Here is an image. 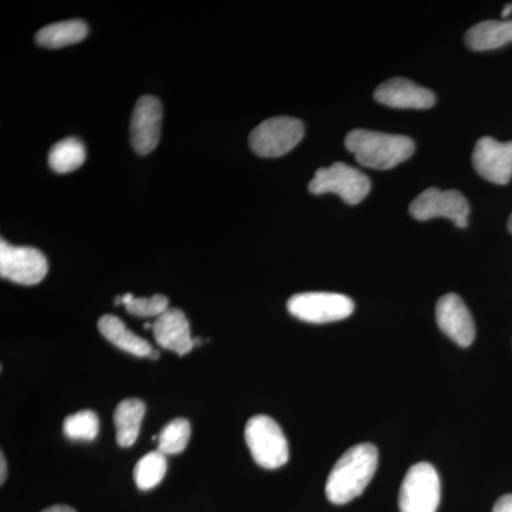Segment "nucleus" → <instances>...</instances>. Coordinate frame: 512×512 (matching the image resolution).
<instances>
[{
    "mask_svg": "<svg viewBox=\"0 0 512 512\" xmlns=\"http://www.w3.org/2000/svg\"><path fill=\"white\" fill-rule=\"evenodd\" d=\"M379 463V451L373 444H357L349 448L326 481V497L330 503L343 505L355 500L372 481Z\"/></svg>",
    "mask_w": 512,
    "mask_h": 512,
    "instance_id": "obj_1",
    "label": "nucleus"
},
{
    "mask_svg": "<svg viewBox=\"0 0 512 512\" xmlns=\"http://www.w3.org/2000/svg\"><path fill=\"white\" fill-rule=\"evenodd\" d=\"M346 148L355 154L357 163L375 170H390L414 153V141L406 136L379 133V131H350L345 140Z\"/></svg>",
    "mask_w": 512,
    "mask_h": 512,
    "instance_id": "obj_2",
    "label": "nucleus"
},
{
    "mask_svg": "<svg viewBox=\"0 0 512 512\" xmlns=\"http://www.w3.org/2000/svg\"><path fill=\"white\" fill-rule=\"evenodd\" d=\"M245 440L259 466L275 470L289 460V446L284 431L272 417L254 416L245 427Z\"/></svg>",
    "mask_w": 512,
    "mask_h": 512,
    "instance_id": "obj_3",
    "label": "nucleus"
},
{
    "mask_svg": "<svg viewBox=\"0 0 512 512\" xmlns=\"http://www.w3.org/2000/svg\"><path fill=\"white\" fill-rule=\"evenodd\" d=\"M303 134L305 128L301 120L293 117H274L265 120L252 131L249 146L256 156L281 157L301 143Z\"/></svg>",
    "mask_w": 512,
    "mask_h": 512,
    "instance_id": "obj_4",
    "label": "nucleus"
},
{
    "mask_svg": "<svg viewBox=\"0 0 512 512\" xmlns=\"http://www.w3.org/2000/svg\"><path fill=\"white\" fill-rule=\"evenodd\" d=\"M441 485L436 468L429 463L414 464L400 488V512H437Z\"/></svg>",
    "mask_w": 512,
    "mask_h": 512,
    "instance_id": "obj_5",
    "label": "nucleus"
},
{
    "mask_svg": "<svg viewBox=\"0 0 512 512\" xmlns=\"http://www.w3.org/2000/svg\"><path fill=\"white\" fill-rule=\"evenodd\" d=\"M288 311L303 322L320 325L349 318L355 311V303L340 293L305 292L289 299Z\"/></svg>",
    "mask_w": 512,
    "mask_h": 512,
    "instance_id": "obj_6",
    "label": "nucleus"
},
{
    "mask_svg": "<svg viewBox=\"0 0 512 512\" xmlns=\"http://www.w3.org/2000/svg\"><path fill=\"white\" fill-rule=\"evenodd\" d=\"M370 187L372 184L367 175L345 163H335L329 168H319L309 183V191L312 194L333 192L350 205H356L365 200Z\"/></svg>",
    "mask_w": 512,
    "mask_h": 512,
    "instance_id": "obj_7",
    "label": "nucleus"
},
{
    "mask_svg": "<svg viewBox=\"0 0 512 512\" xmlns=\"http://www.w3.org/2000/svg\"><path fill=\"white\" fill-rule=\"evenodd\" d=\"M49 271L46 256L39 249L16 247L0 241V276L19 285H36Z\"/></svg>",
    "mask_w": 512,
    "mask_h": 512,
    "instance_id": "obj_8",
    "label": "nucleus"
},
{
    "mask_svg": "<svg viewBox=\"0 0 512 512\" xmlns=\"http://www.w3.org/2000/svg\"><path fill=\"white\" fill-rule=\"evenodd\" d=\"M410 214L414 220L429 221L433 218H448L458 228H466L470 205L463 194L458 191H441L440 188H429L421 192L410 205Z\"/></svg>",
    "mask_w": 512,
    "mask_h": 512,
    "instance_id": "obj_9",
    "label": "nucleus"
},
{
    "mask_svg": "<svg viewBox=\"0 0 512 512\" xmlns=\"http://www.w3.org/2000/svg\"><path fill=\"white\" fill-rule=\"evenodd\" d=\"M163 123V106L154 96L138 99L131 116V146L141 156H147L157 147Z\"/></svg>",
    "mask_w": 512,
    "mask_h": 512,
    "instance_id": "obj_10",
    "label": "nucleus"
},
{
    "mask_svg": "<svg viewBox=\"0 0 512 512\" xmlns=\"http://www.w3.org/2000/svg\"><path fill=\"white\" fill-rule=\"evenodd\" d=\"M474 168L490 183L505 185L512 177V141L500 143L491 137L477 141L473 153Z\"/></svg>",
    "mask_w": 512,
    "mask_h": 512,
    "instance_id": "obj_11",
    "label": "nucleus"
},
{
    "mask_svg": "<svg viewBox=\"0 0 512 512\" xmlns=\"http://www.w3.org/2000/svg\"><path fill=\"white\" fill-rule=\"evenodd\" d=\"M437 325L461 348H468L476 339L473 316L456 293H448L437 302Z\"/></svg>",
    "mask_w": 512,
    "mask_h": 512,
    "instance_id": "obj_12",
    "label": "nucleus"
},
{
    "mask_svg": "<svg viewBox=\"0 0 512 512\" xmlns=\"http://www.w3.org/2000/svg\"><path fill=\"white\" fill-rule=\"evenodd\" d=\"M375 99L393 109H430L436 103V96L430 90L407 79L387 80L377 87Z\"/></svg>",
    "mask_w": 512,
    "mask_h": 512,
    "instance_id": "obj_13",
    "label": "nucleus"
},
{
    "mask_svg": "<svg viewBox=\"0 0 512 512\" xmlns=\"http://www.w3.org/2000/svg\"><path fill=\"white\" fill-rule=\"evenodd\" d=\"M154 338L161 348L177 355H188L195 346L191 336L190 322L181 309H168L153 325Z\"/></svg>",
    "mask_w": 512,
    "mask_h": 512,
    "instance_id": "obj_14",
    "label": "nucleus"
},
{
    "mask_svg": "<svg viewBox=\"0 0 512 512\" xmlns=\"http://www.w3.org/2000/svg\"><path fill=\"white\" fill-rule=\"evenodd\" d=\"M99 330L101 335L104 336L110 343H113L116 348L130 353V355L138 357H150L153 348L150 343L136 333L131 332L124 325L123 320L114 315L101 316L99 320Z\"/></svg>",
    "mask_w": 512,
    "mask_h": 512,
    "instance_id": "obj_15",
    "label": "nucleus"
},
{
    "mask_svg": "<svg viewBox=\"0 0 512 512\" xmlns=\"http://www.w3.org/2000/svg\"><path fill=\"white\" fill-rule=\"evenodd\" d=\"M468 47L477 52L498 49L512 42V20H485L468 30Z\"/></svg>",
    "mask_w": 512,
    "mask_h": 512,
    "instance_id": "obj_16",
    "label": "nucleus"
},
{
    "mask_svg": "<svg viewBox=\"0 0 512 512\" xmlns=\"http://www.w3.org/2000/svg\"><path fill=\"white\" fill-rule=\"evenodd\" d=\"M146 414V404L138 399H126L119 403L114 412L117 444L127 448L133 446L140 434L141 421Z\"/></svg>",
    "mask_w": 512,
    "mask_h": 512,
    "instance_id": "obj_17",
    "label": "nucleus"
},
{
    "mask_svg": "<svg viewBox=\"0 0 512 512\" xmlns=\"http://www.w3.org/2000/svg\"><path fill=\"white\" fill-rule=\"evenodd\" d=\"M89 35V28L83 20L73 19L66 22L53 23L40 29L36 35L37 45L47 49L74 45L82 42Z\"/></svg>",
    "mask_w": 512,
    "mask_h": 512,
    "instance_id": "obj_18",
    "label": "nucleus"
},
{
    "mask_svg": "<svg viewBox=\"0 0 512 512\" xmlns=\"http://www.w3.org/2000/svg\"><path fill=\"white\" fill-rule=\"evenodd\" d=\"M86 161V148L79 138L69 137L56 143L49 153V165L57 174L72 173Z\"/></svg>",
    "mask_w": 512,
    "mask_h": 512,
    "instance_id": "obj_19",
    "label": "nucleus"
},
{
    "mask_svg": "<svg viewBox=\"0 0 512 512\" xmlns=\"http://www.w3.org/2000/svg\"><path fill=\"white\" fill-rule=\"evenodd\" d=\"M167 473V456L160 451H151L138 461L134 468V481L140 490L157 487Z\"/></svg>",
    "mask_w": 512,
    "mask_h": 512,
    "instance_id": "obj_20",
    "label": "nucleus"
},
{
    "mask_svg": "<svg viewBox=\"0 0 512 512\" xmlns=\"http://www.w3.org/2000/svg\"><path fill=\"white\" fill-rule=\"evenodd\" d=\"M191 437V424L187 419L178 417L161 430L158 440V451L170 456V454L183 453Z\"/></svg>",
    "mask_w": 512,
    "mask_h": 512,
    "instance_id": "obj_21",
    "label": "nucleus"
},
{
    "mask_svg": "<svg viewBox=\"0 0 512 512\" xmlns=\"http://www.w3.org/2000/svg\"><path fill=\"white\" fill-rule=\"evenodd\" d=\"M99 416L92 410L70 414L63 423L64 436L73 441H93L99 436Z\"/></svg>",
    "mask_w": 512,
    "mask_h": 512,
    "instance_id": "obj_22",
    "label": "nucleus"
},
{
    "mask_svg": "<svg viewBox=\"0 0 512 512\" xmlns=\"http://www.w3.org/2000/svg\"><path fill=\"white\" fill-rule=\"evenodd\" d=\"M116 305L126 306L127 312L140 318H160L168 309L167 296L157 293L151 298H136L133 293L117 296Z\"/></svg>",
    "mask_w": 512,
    "mask_h": 512,
    "instance_id": "obj_23",
    "label": "nucleus"
},
{
    "mask_svg": "<svg viewBox=\"0 0 512 512\" xmlns=\"http://www.w3.org/2000/svg\"><path fill=\"white\" fill-rule=\"evenodd\" d=\"M493 512H512V494L503 495L495 503Z\"/></svg>",
    "mask_w": 512,
    "mask_h": 512,
    "instance_id": "obj_24",
    "label": "nucleus"
},
{
    "mask_svg": "<svg viewBox=\"0 0 512 512\" xmlns=\"http://www.w3.org/2000/svg\"><path fill=\"white\" fill-rule=\"evenodd\" d=\"M6 476H8V464H6V458L2 453L0 454V483H5Z\"/></svg>",
    "mask_w": 512,
    "mask_h": 512,
    "instance_id": "obj_25",
    "label": "nucleus"
},
{
    "mask_svg": "<svg viewBox=\"0 0 512 512\" xmlns=\"http://www.w3.org/2000/svg\"><path fill=\"white\" fill-rule=\"evenodd\" d=\"M42 512H77L73 510L72 507H67V505H53V507L46 508Z\"/></svg>",
    "mask_w": 512,
    "mask_h": 512,
    "instance_id": "obj_26",
    "label": "nucleus"
},
{
    "mask_svg": "<svg viewBox=\"0 0 512 512\" xmlns=\"http://www.w3.org/2000/svg\"><path fill=\"white\" fill-rule=\"evenodd\" d=\"M510 13H512V3L511 5L505 6V9L503 10V18H507Z\"/></svg>",
    "mask_w": 512,
    "mask_h": 512,
    "instance_id": "obj_27",
    "label": "nucleus"
},
{
    "mask_svg": "<svg viewBox=\"0 0 512 512\" xmlns=\"http://www.w3.org/2000/svg\"><path fill=\"white\" fill-rule=\"evenodd\" d=\"M150 357H151V359H157V357H158V352H157V350H153V352H151Z\"/></svg>",
    "mask_w": 512,
    "mask_h": 512,
    "instance_id": "obj_28",
    "label": "nucleus"
},
{
    "mask_svg": "<svg viewBox=\"0 0 512 512\" xmlns=\"http://www.w3.org/2000/svg\"><path fill=\"white\" fill-rule=\"evenodd\" d=\"M508 229H510V232L512 234V214H511L510 220H508Z\"/></svg>",
    "mask_w": 512,
    "mask_h": 512,
    "instance_id": "obj_29",
    "label": "nucleus"
}]
</instances>
